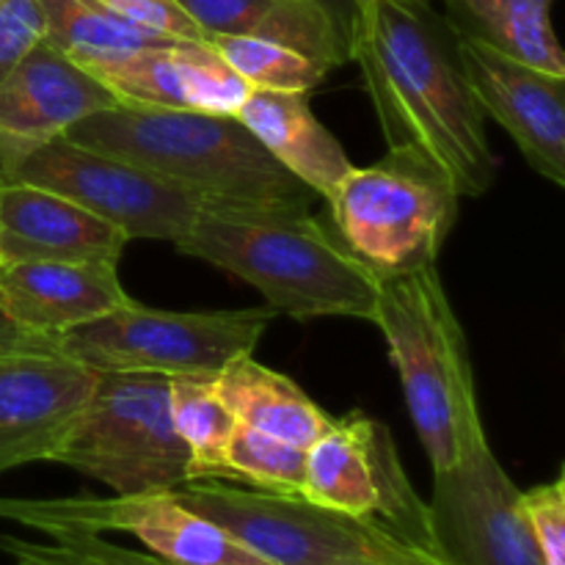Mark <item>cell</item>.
Wrapping results in <instances>:
<instances>
[{
	"instance_id": "28",
	"label": "cell",
	"mask_w": 565,
	"mask_h": 565,
	"mask_svg": "<svg viewBox=\"0 0 565 565\" xmlns=\"http://www.w3.org/2000/svg\"><path fill=\"white\" fill-rule=\"evenodd\" d=\"M47 39L42 0H0V81Z\"/></svg>"
},
{
	"instance_id": "5",
	"label": "cell",
	"mask_w": 565,
	"mask_h": 565,
	"mask_svg": "<svg viewBox=\"0 0 565 565\" xmlns=\"http://www.w3.org/2000/svg\"><path fill=\"white\" fill-rule=\"evenodd\" d=\"M326 204L337 235L384 279L436 265L461 196L430 160L386 149L373 166H353Z\"/></svg>"
},
{
	"instance_id": "33",
	"label": "cell",
	"mask_w": 565,
	"mask_h": 565,
	"mask_svg": "<svg viewBox=\"0 0 565 565\" xmlns=\"http://www.w3.org/2000/svg\"><path fill=\"white\" fill-rule=\"evenodd\" d=\"M345 3L351 6V9H356V6H364V3H367V0H345Z\"/></svg>"
},
{
	"instance_id": "22",
	"label": "cell",
	"mask_w": 565,
	"mask_h": 565,
	"mask_svg": "<svg viewBox=\"0 0 565 565\" xmlns=\"http://www.w3.org/2000/svg\"><path fill=\"white\" fill-rule=\"evenodd\" d=\"M42 6L47 14V42L88 72L171 42L132 25L97 0H42Z\"/></svg>"
},
{
	"instance_id": "2",
	"label": "cell",
	"mask_w": 565,
	"mask_h": 565,
	"mask_svg": "<svg viewBox=\"0 0 565 565\" xmlns=\"http://www.w3.org/2000/svg\"><path fill=\"white\" fill-rule=\"evenodd\" d=\"M174 248L252 285L276 315L373 320L381 276L309 213L215 207Z\"/></svg>"
},
{
	"instance_id": "24",
	"label": "cell",
	"mask_w": 565,
	"mask_h": 565,
	"mask_svg": "<svg viewBox=\"0 0 565 565\" xmlns=\"http://www.w3.org/2000/svg\"><path fill=\"white\" fill-rule=\"evenodd\" d=\"M210 47L252 88L309 94L323 77L326 66L279 42L259 36H210Z\"/></svg>"
},
{
	"instance_id": "31",
	"label": "cell",
	"mask_w": 565,
	"mask_h": 565,
	"mask_svg": "<svg viewBox=\"0 0 565 565\" xmlns=\"http://www.w3.org/2000/svg\"><path fill=\"white\" fill-rule=\"evenodd\" d=\"M53 340L50 337L31 334V331L20 329L17 323H11L3 312H0V356H9V353L20 351H33V348H50Z\"/></svg>"
},
{
	"instance_id": "1",
	"label": "cell",
	"mask_w": 565,
	"mask_h": 565,
	"mask_svg": "<svg viewBox=\"0 0 565 565\" xmlns=\"http://www.w3.org/2000/svg\"><path fill=\"white\" fill-rule=\"evenodd\" d=\"M351 61L362 70L386 149L430 160L458 196H483L500 171L486 116L458 58L456 33L430 0L351 9Z\"/></svg>"
},
{
	"instance_id": "12",
	"label": "cell",
	"mask_w": 565,
	"mask_h": 565,
	"mask_svg": "<svg viewBox=\"0 0 565 565\" xmlns=\"http://www.w3.org/2000/svg\"><path fill=\"white\" fill-rule=\"evenodd\" d=\"M439 555L458 565H541L522 513V491L486 434L452 467L434 472L428 502Z\"/></svg>"
},
{
	"instance_id": "26",
	"label": "cell",
	"mask_w": 565,
	"mask_h": 565,
	"mask_svg": "<svg viewBox=\"0 0 565 565\" xmlns=\"http://www.w3.org/2000/svg\"><path fill=\"white\" fill-rule=\"evenodd\" d=\"M522 513L541 565H565V475L522 491Z\"/></svg>"
},
{
	"instance_id": "18",
	"label": "cell",
	"mask_w": 565,
	"mask_h": 565,
	"mask_svg": "<svg viewBox=\"0 0 565 565\" xmlns=\"http://www.w3.org/2000/svg\"><path fill=\"white\" fill-rule=\"evenodd\" d=\"M130 237L61 193L0 182V259L119 265Z\"/></svg>"
},
{
	"instance_id": "32",
	"label": "cell",
	"mask_w": 565,
	"mask_h": 565,
	"mask_svg": "<svg viewBox=\"0 0 565 565\" xmlns=\"http://www.w3.org/2000/svg\"><path fill=\"white\" fill-rule=\"evenodd\" d=\"M0 550L9 552V555H14L17 561L14 565H53L44 561L42 555H36V552L31 550V544L22 539H14V535H3L0 533Z\"/></svg>"
},
{
	"instance_id": "19",
	"label": "cell",
	"mask_w": 565,
	"mask_h": 565,
	"mask_svg": "<svg viewBox=\"0 0 565 565\" xmlns=\"http://www.w3.org/2000/svg\"><path fill=\"white\" fill-rule=\"evenodd\" d=\"M235 116L263 143L265 152L315 196L329 199L353 171L345 147L309 108V94L248 88Z\"/></svg>"
},
{
	"instance_id": "11",
	"label": "cell",
	"mask_w": 565,
	"mask_h": 565,
	"mask_svg": "<svg viewBox=\"0 0 565 565\" xmlns=\"http://www.w3.org/2000/svg\"><path fill=\"white\" fill-rule=\"evenodd\" d=\"M0 519L44 535L127 533L141 541L149 555L169 565H268L171 491L136 497L81 494L61 500L0 497Z\"/></svg>"
},
{
	"instance_id": "16",
	"label": "cell",
	"mask_w": 565,
	"mask_h": 565,
	"mask_svg": "<svg viewBox=\"0 0 565 565\" xmlns=\"http://www.w3.org/2000/svg\"><path fill=\"white\" fill-rule=\"evenodd\" d=\"M119 103L166 110L235 116L248 83L210 47V42L171 39L158 47L99 66L92 72Z\"/></svg>"
},
{
	"instance_id": "29",
	"label": "cell",
	"mask_w": 565,
	"mask_h": 565,
	"mask_svg": "<svg viewBox=\"0 0 565 565\" xmlns=\"http://www.w3.org/2000/svg\"><path fill=\"white\" fill-rule=\"evenodd\" d=\"M114 14L125 17L132 25L166 39H188V42H210L207 33L196 25L191 14L177 0H97Z\"/></svg>"
},
{
	"instance_id": "8",
	"label": "cell",
	"mask_w": 565,
	"mask_h": 565,
	"mask_svg": "<svg viewBox=\"0 0 565 565\" xmlns=\"http://www.w3.org/2000/svg\"><path fill=\"white\" fill-rule=\"evenodd\" d=\"M6 182H25L61 193L114 224L130 241L177 243L199 215L215 210V204L177 182L66 136L22 149L11 160Z\"/></svg>"
},
{
	"instance_id": "23",
	"label": "cell",
	"mask_w": 565,
	"mask_h": 565,
	"mask_svg": "<svg viewBox=\"0 0 565 565\" xmlns=\"http://www.w3.org/2000/svg\"><path fill=\"white\" fill-rule=\"evenodd\" d=\"M171 419L191 458V480H226V450L235 414L215 392L213 379H169Z\"/></svg>"
},
{
	"instance_id": "10",
	"label": "cell",
	"mask_w": 565,
	"mask_h": 565,
	"mask_svg": "<svg viewBox=\"0 0 565 565\" xmlns=\"http://www.w3.org/2000/svg\"><path fill=\"white\" fill-rule=\"evenodd\" d=\"M301 497L340 516L373 519L395 539L436 552L428 502L414 491L395 439L362 412L331 419V428L307 447Z\"/></svg>"
},
{
	"instance_id": "7",
	"label": "cell",
	"mask_w": 565,
	"mask_h": 565,
	"mask_svg": "<svg viewBox=\"0 0 565 565\" xmlns=\"http://www.w3.org/2000/svg\"><path fill=\"white\" fill-rule=\"evenodd\" d=\"M276 312H163L138 301L53 337V348L94 373L163 379H215L226 364L252 356Z\"/></svg>"
},
{
	"instance_id": "20",
	"label": "cell",
	"mask_w": 565,
	"mask_h": 565,
	"mask_svg": "<svg viewBox=\"0 0 565 565\" xmlns=\"http://www.w3.org/2000/svg\"><path fill=\"white\" fill-rule=\"evenodd\" d=\"M213 386L237 423L301 450L331 428L329 414L296 381L259 364L254 353L226 364Z\"/></svg>"
},
{
	"instance_id": "6",
	"label": "cell",
	"mask_w": 565,
	"mask_h": 565,
	"mask_svg": "<svg viewBox=\"0 0 565 565\" xmlns=\"http://www.w3.org/2000/svg\"><path fill=\"white\" fill-rule=\"evenodd\" d=\"M53 463L114 494H160L191 480V458L171 419L163 375L97 373V386L55 447Z\"/></svg>"
},
{
	"instance_id": "3",
	"label": "cell",
	"mask_w": 565,
	"mask_h": 565,
	"mask_svg": "<svg viewBox=\"0 0 565 565\" xmlns=\"http://www.w3.org/2000/svg\"><path fill=\"white\" fill-rule=\"evenodd\" d=\"M199 193L215 207L309 213L315 193L276 163L237 116L116 103L64 132Z\"/></svg>"
},
{
	"instance_id": "30",
	"label": "cell",
	"mask_w": 565,
	"mask_h": 565,
	"mask_svg": "<svg viewBox=\"0 0 565 565\" xmlns=\"http://www.w3.org/2000/svg\"><path fill=\"white\" fill-rule=\"evenodd\" d=\"M381 565H458L447 561L445 555L434 550H425V546L406 544V541L395 539V535L386 530L384 546H381Z\"/></svg>"
},
{
	"instance_id": "14",
	"label": "cell",
	"mask_w": 565,
	"mask_h": 565,
	"mask_svg": "<svg viewBox=\"0 0 565 565\" xmlns=\"http://www.w3.org/2000/svg\"><path fill=\"white\" fill-rule=\"evenodd\" d=\"M97 386V373L50 348L0 356V475L50 461Z\"/></svg>"
},
{
	"instance_id": "21",
	"label": "cell",
	"mask_w": 565,
	"mask_h": 565,
	"mask_svg": "<svg viewBox=\"0 0 565 565\" xmlns=\"http://www.w3.org/2000/svg\"><path fill=\"white\" fill-rule=\"evenodd\" d=\"M552 6L555 0H445L447 25L456 36L565 77Z\"/></svg>"
},
{
	"instance_id": "13",
	"label": "cell",
	"mask_w": 565,
	"mask_h": 565,
	"mask_svg": "<svg viewBox=\"0 0 565 565\" xmlns=\"http://www.w3.org/2000/svg\"><path fill=\"white\" fill-rule=\"evenodd\" d=\"M458 58L483 116L494 119L530 169L565 185V77L456 36Z\"/></svg>"
},
{
	"instance_id": "17",
	"label": "cell",
	"mask_w": 565,
	"mask_h": 565,
	"mask_svg": "<svg viewBox=\"0 0 565 565\" xmlns=\"http://www.w3.org/2000/svg\"><path fill=\"white\" fill-rule=\"evenodd\" d=\"M130 301L114 263L0 259V312L20 329L58 337Z\"/></svg>"
},
{
	"instance_id": "25",
	"label": "cell",
	"mask_w": 565,
	"mask_h": 565,
	"mask_svg": "<svg viewBox=\"0 0 565 565\" xmlns=\"http://www.w3.org/2000/svg\"><path fill=\"white\" fill-rule=\"evenodd\" d=\"M303 472L307 450L237 423L226 450V483L301 497Z\"/></svg>"
},
{
	"instance_id": "15",
	"label": "cell",
	"mask_w": 565,
	"mask_h": 565,
	"mask_svg": "<svg viewBox=\"0 0 565 565\" xmlns=\"http://www.w3.org/2000/svg\"><path fill=\"white\" fill-rule=\"evenodd\" d=\"M116 103V94L99 77L47 39L39 42L0 81V147L6 152V171L22 149L64 136L88 114Z\"/></svg>"
},
{
	"instance_id": "27",
	"label": "cell",
	"mask_w": 565,
	"mask_h": 565,
	"mask_svg": "<svg viewBox=\"0 0 565 565\" xmlns=\"http://www.w3.org/2000/svg\"><path fill=\"white\" fill-rule=\"evenodd\" d=\"M47 544H33V552L53 565H169L149 552H132L92 533H53Z\"/></svg>"
},
{
	"instance_id": "4",
	"label": "cell",
	"mask_w": 565,
	"mask_h": 565,
	"mask_svg": "<svg viewBox=\"0 0 565 565\" xmlns=\"http://www.w3.org/2000/svg\"><path fill=\"white\" fill-rule=\"evenodd\" d=\"M370 323L384 334L430 469L452 467L486 428L467 334L439 268L384 276Z\"/></svg>"
},
{
	"instance_id": "9",
	"label": "cell",
	"mask_w": 565,
	"mask_h": 565,
	"mask_svg": "<svg viewBox=\"0 0 565 565\" xmlns=\"http://www.w3.org/2000/svg\"><path fill=\"white\" fill-rule=\"evenodd\" d=\"M171 494L268 565H381L386 527L340 516L296 494L226 480H188Z\"/></svg>"
}]
</instances>
